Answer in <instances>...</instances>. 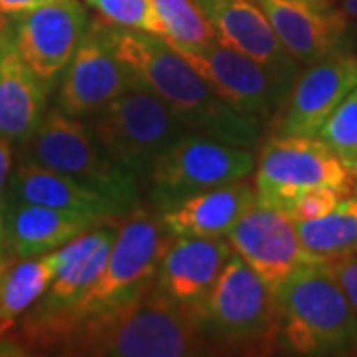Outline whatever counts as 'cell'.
Returning a JSON list of instances; mask_svg holds the SVG:
<instances>
[{
  "label": "cell",
  "instance_id": "obj_1",
  "mask_svg": "<svg viewBox=\"0 0 357 357\" xmlns=\"http://www.w3.org/2000/svg\"><path fill=\"white\" fill-rule=\"evenodd\" d=\"M22 337L30 347L64 356L187 357L218 349L195 306L169 298L157 280L119 304L79 318L38 307L24 321Z\"/></svg>",
  "mask_w": 357,
  "mask_h": 357
},
{
  "label": "cell",
  "instance_id": "obj_2",
  "mask_svg": "<svg viewBox=\"0 0 357 357\" xmlns=\"http://www.w3.org/2000/svg\"><path fill=\"white\" fill-rule=\"evenodd\" d=\"M114 46L139 86L161 98L189 131L246 149L258 143L262 121L232 109L161 36L114 24Z\"/></svg>",
  "mask_w": 357,
  "mask_h": 357
},
{
  "label": "cell",
  "instance_id": "obj_3",
  "mask_svg": "<svg viewBox=\"0 0 357 357\" xmlns=\"http://www.w3.org/2000/svg\"><path fill=\"white\" fill-rule=\"evenodd\" d=\"M280 340L300 356H344L357 347V314L324 262L294 270L276 290Z\"/></svg>",
  "mask_w": 357,
  "mask_h": 357
},
{
  "label": "cell",
  "instance_id": "obj_4",
  "mask_svg": "<svg viewBox=\"0 0 357 357\" xmlns=\"http://www.w3.org/2000/svg\"><path fill=\"white\" fill-rule=\"evenodd\" d=\"M195 310L204 333L218 349L266 354L280 340L276 294L236 252Z\"/></svg>",
  "mask_w": 357,
  "mask_h": 357
},
{
  "label": "cell",
  "instance_id": "obj_5",
  "mask_svg": "<svg viewBox=\"0 0 357 357\" xmlns=\"http://www.w3.org/2000/svg\"><path fill=\"white\" fill-rule=\"evenodd\" d=\"M20 145V159L77 178L112 197L126 211L139 201L137 177L103 149L91 128L60 107L44 114L36 131Z\"/></svg>",
  "mask_w": 357,
  "mask_h": 357
},
{
  "label": "cell",
  "instance_id": "obj_6",
  "mask_svg": "<svg viewBox=\"0 0 357 357\" xmlns=\"http://www.w3.org/2000/svg\"><path fill=\"white\" fill-rule=\"evenodd\" d=\"M91 131L119 165L139 177L149 175L155 159L189 129L161 98L137 86L98 112Z\"/></svg>",
  "mask_w": 357,
  "mask_h": 357
},
{
  "label": "cell",
  "instance_id": "obj_7",
  "mask_svg": "<svg viewBox=\"0 0 357 357\" xmlns=\"http://www.w3.org/2000/svg\"><path fill=\"white\" fill-rule=\"evenodd\" d=\"M171 238L173 236L161 218L149 211L133 208L117 229L100 280L74 306L58 307V312L70 318H79L135 296L147 284L157 280Z\"/></svg>",
  "mask_w": 357,
  "mask_h": 357
},
{
  "label": "cell",
  "instance_id": "obj_8",
  "mask_svg": "<svg viewBox=\"0 0 357 357\" xmlns=\"http://www.w3.org/2000/svg\"><path fill=\"white\" fill-rule=\"evenodd\" d=\"M250 149L187 131L155 159L149 171L155 203L171 208L187 197L252 175Z\"/></svg>",
  "mask_w": 357,
  "mask_h": 357
},
{
  "label": "cell",
  "instance_id": "obj_9",
  "mask_svg": "<svg viewBox=\"0 0 357 357\" xmlns=\"http://www.w3.org/2000/svg\"><path fill=\"white\" fill-rule=\"evenodd\" d=\"M330 187L347 197L354 171L318 137L274 135L258 155L255 169L256 201L286 213L298 195Z\"/></svg>",
  "mask_w": 357,
  "mask_h": 357
},
{
  "label": "cell",
  "instance_id": "obj_10",
  "mask_svg": "<svg viewBox=\"0 0 357 357\" xmlns=\"http://www.w3.org/2000/svg\"><path fill=\"white\" fill-rule=\"evenodd\" d=\"M238 114L268 121L280 112L294 79L215 42L181 44L165 40Z\"/></svg>",
  "mask_w": 357,
  "mask_h": 357
},
{
  "label": "cell",
  "instance_id": "obj_11",
  "mask_svg": "<svg viewBox=\"0 0 357 357\" xmlns=\"http://www.w3.org/2000/svg\"><path fill=\"white\" fill-rule=\"evenodd\" d=\"M139 82L117 56L114 22L102 16L89 20L88 30L66 68L56 103L72 117H89Z\"/></svg>",
  "mask_w": 357,
  "mask_h": 357
},
{
  "label": "cell",
  "instance_id": "obj_12",
  "mask_svg": "<svg viewBox=\"0 0 357 357\" xmlns=\"http://www.w3.org/2000/svg\"><path fill=\"white\" fill-rule=\"evenodd\" d=\"M230 246L276 294L294 270L314 262L300 243L296 222L280 208L256 201L229 234Z\"/></svg>",
  "mask_w": 357,
  "mask_h": 357
},
{
  "label": "cell",
  "instance_id": "obj_13",
  "mask_svg": "<svg viewBox=\"0 0 357 357\" xmlns=\"http://www.w3.org/2000/svg\"><path fill=\"white\" fill-rule=\"evenodd\" d=\"M89 18L79 0H58L13 16L14 46L42 79L54 82L74 58Z\"/></svg>",
  "mask_w": 357,
  "mask_h": 357
},
{
  "label": "cell",
  "instance_id": "obj_14",
  "mask_svg": "<svg viewBox=\"0 0 357 357\" xmlns=\"http://www.w3.org/2000/svg\"><path fill=\"white\" fill-rule=\"evenodd\" d=\"M357 88V56L337 50L307 64L282 105L276 135L316 137L324 121Z\"/></svg>",
  "mask_w": 357,
  "mask_h": 357
},
{
  "label": "cell",
  "instance_id": "obj_15",
  "mask_svg": "<svg viewBox=\"0 0 357 357\" xmlns=\"http://www.w3.org/2000/svg\"><path fill=\"white\" fill-rule=\"evenodd\" d=\"M286 52L300 66L344 50L347 14L332 0H256Z\"/></svg>",
  "mask_w": 357,
  "mask_h": 357
},
{
  "label": "cell",
  "instance_id": "obj_16",
  "mask_svg": "<svg viewBox=\"0 0 357 357\" xmlns=\"http://www.w3.org/2000/svg\"><path fill=\"white\" fill-rule=\"evenodd\" d=\"M213 24L218 44L296 79L300 64L282 46L256 0H195Z\"/></svg>",
  "mask_w": 357,
  "mask_h": 357
},
{
  "label": "cell",
  "instance_id": "obj_17",
  "mask_svg": "<svg viewBox=\"0 0 357 357\" xmlns=\"http://www.w3.org/2000/svg\"><path fill=\"white\" fill-rule=\"evenodd\" d=\"M234 256L229 238L222 236H175L167 246L157 272V284L178 304L197 306L225 264Z\"/></svg>",
  "mask_w": 357,
  "mask_h": 357
},
{
  "label": "cell",
  "instance_id": "obj_18",
  "mask_svg": "<svg viewBox=\"0 0 357 357\" xmlns=\"http://www.w3.org/2000/svg\"><path fill=\"white\" fill-rule=\"evenodd\" d=\"M4 218L6 250L16 258H34L54 252L84 232L115 220L28 203H6Z\"/></svg>",
  "mask_w": 357,
  "mask_h": 357
},
{
  "label": "cell",
  "instance_id": "obj_19",
  "mask_svg": "<svg viewBox=\"0 0 357 357\" xmlns=\"http://www.w3.org/2000/svg\"><path fill=\"white\" fill-rule=\"evenodd\" d=\"M6 203H28L76 211L93 217L117 218L128 211L112 197L54 169L20 159L8 181Z\"/></svg>",
  "mask_w": 357,
  "mask_h": 357
},
{
  "label": "cell",
  "instance_id": "obj_20",
  "mask_svg": "<svg viewBox=\"0 0 357 357\" xmlns=\"http://www.w3.org/2000/svg\"><path fill=\"white\" fill-rule=\"evenodd\" d=\"M50 82L26 64L8 30L0 32V137L24 143L46 112Z\"/></svg>",
  "mask_w": 357,
  "mask_h": 357
},
{
  "label": "cell",
  "instance_id": "obj_21",
  "mask_svg": "<svg viewBox=\"0 0 357 357\" xmlns=\"http://www.w3.org/2000/svg\"><path fill=\"white\" fill-rule=\"evenodd\" d=\"M255 203L256 189L243 178L187 197L167 208L161 220L171 236H227Z\"/></svg>",
  "mask_w": 357,
  "mask_h": 357
},
{
  "label": "cell",
  "instance_id": "obj_22",
  "mask_svg": "<svg viewBox=\"0 0 357 357\" xmlns=\"http://www.w3.org/2000/svg\"><path fill=\"white\" fill-rule=\"evenodd\" d=\"M119 225L105 222L96 229L84 232L72 243L64 244L68 264L50 284L44 302L38 307L42 310H58V307L74 306L84 294L100 280L105 270L107 258L112 252V244L115 241Z\"/></svg>",
  "mask_w": 357,
  "mask_h": 357
},
{
  "label": "cell",
  "instance_id": "obj_23",
  "mask_svg": "<svg viewBox=\"0 0 357 357\" xmlns=\"http://www.w3.org/2000/svg\"><path fill=\"white\" fill-rule=\"evenodd\" d=\"M68 264L64 248L34 258H0V330H6L22 312L48 292L58 272Z\"/></svg>",
  "mask_w": 357,
  "mask_h": 357
},
{
  "label": "cell",
  "instance_id": "obj_24",
  "mask_svg": "<svg viewBox=\"0 0 357 357\" xmlns=\"http://www.w3.org/2000/svg\"><path fill=\"white\" fill-rule=\"evenodd\" d=\"M296 230L314 262L357 255V197H344L326 217L296 222Z\"/></svg>",
  "mask_w": 357,
  "mask_h": 357
},
{
  "label": "cell",
  "instance_id": "obj_25",
  "mask_svg": "<svg viewBox=\"0 0 357 357\" xmlns=\"http://www.w3.org/2000/svg\"><path fill=\"white\" fill-rule=\"evenodd\" d=\"M159 36L181 44L215 42V30L195 0H149Z\"/></svg>",
  "mask_w": 357,
  "mask_h": 357
},
{
  "label": "cell",
  "instance_id": "obj_26",
  "mask_svg": "<svg viewBox=\"0 0 357 357\" xmlns=\"http://www.w3.org/2000/svg\"><path fill=\"white\" fill-rule=\"evenodd\" d=\"M316 137L354 169L357 159V88L330 114Z\"/></svg>",
  "mask_w": 357,
  "mask_h": 357
},
{
  "label": "cell",
  "instance_id": "obj_27",
  "mask_svg": "<svg viewBox=\"0 0 357 357\" xmlns=\"http://www.w3.org/2000/svg\"><path fill=\"white\" fill-rule=\"evenodd\" d=\"M98 14L117 26L135 28L159 36V26L155 20L149 0H86Z\"/></svg>",
  "mask_w": 357,
  "mask_h": 357
},
{
  "label": "cell",
  "instance_id": "obj_28",
  "mask_svg": "<svg viewBox=\"0 0 357 357\" xmlns=\"http://www.w3.org/2000/svg\"><path fill=\"white\" fill-rule=\"evenodd\" d=\"M342 199L344 195L330 187L310 189L294 199L290 206L286 208V215L292 218L294 222L314 220V218L326 217L328 213H332Z\"/></svg>",
  "mask_w": 357,
  "mask_h": 357
},
{
  "label": "cell",
  "instance_id": "obj_29",
  "mask_svg": "<svg viewBox=\"0 0 357 357\" xmlns=\"http://www.w3.org/2000/svg\"><path fill=\"white\" fill-rule=\"evenodd\" d=\"M324 264L328 266L333 278L342 286V290L357 314V255L342 256V258H335V260L324 262Z\"/></svg>",
  "mask_w": 357,
  "mask_h": 357
},
{
  "label": "cell",
  "instance_id": "obj_30",
  "mask_svg": "<svg viewBox=\"0 0 357 357\" xmlns=\"http://www.w3.org/2000/svg\"><path fill=\"white\" fill-rule=\"evenodd\" d=\"M13 161V141L0 137V213H4V208H6V191H8Z\"/></svg>",
  "mask_w": 357,
  "mask_h": 357
},
{
  "label": "cell",
  "instance_id": "obj_31",
  "mask_svg": "<svg viewBox=\"0 0 357 357\" xmlns=\"http://www.w3.org/2000/svg\"><path fill=\"white\" fill-rule=\"evenodd\" d=\"M58 0H0V18H13Z\"/></svg>",
  "mask_w": 357,
  "mask_h": 357
},
{
  "label": "cell",
  "instance_id": "obj_32",
  "mask_svg": "<svg viewBox=\"0 0 357 357\" xmlns=\"http://www.w3.org/2000/svg\"><path fill=\"white\" fill-rule=\"evenodd\" d=\"M4 250H6V218L4 213H0V258L4 256Z\"/></svg>",
  "mask_w": 357,
  "mask_h": 357
},
{
  "label": "cell",
  "instance_id": "obj_33",
  "mask_svg": "<svg viewBox=\"0 0 357 357\" xmlns=\"http://www.w3.org/2000/svg\"><path fill=\"white\" fill-rule=\"evenodd\" d=\"M342 8L347 16L357 18V0H342Z\"/></svg>",
  "mask_w": 357,
  "mask_h": 357
},
{
  "label": "cell",
  "instance_id": "obj_34",
  "mask_svg": "<svg viewBox=\"0 0 357 357\" xmlns=\"http://www.w3.org/2000/svg\"><path fill=\"white\" fill-rule=\"evenodd\" d=\"M351 171H354V175L357 177V159H356V165H354V169H351Z\"/></svg>",
  "mask_w": 357,
  "mask_h": 357
}]
</instances>
